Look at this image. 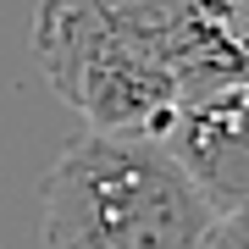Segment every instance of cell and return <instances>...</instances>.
Segmentation results:
<instances>
[{
  "mask_svg": "<svg viewBox=\"0 0 249 249\" xmlns=\"http://www.w3.org/2000/svg\"><path fill=\"white\" fill-rule=\"evenodd\" d=\"M205 249H249V222H244V211L216 216V227H211V238H205Z\"/></svg>",
  "mask_w": 249,
  "mask_h": 249,
  "instance_id": "obj_4",
  "label": "cell"
},
{
  "mask_svg": "<svg viewBox=\"0 0 249 249\" xmlns=\"http://www.w3.org/2000/svg\"><path fill=\"white\" fill-rule=\"evenodd\" d=\"M50 249H205L216 205L166 144L139 127H89L39 183Z\"/></svg>",
  "mask_w": 249,
  "mask_h": 249,
  "instance_id": "obj_2",
  "label": "cell"
},
{
  "mask_svg": "<svg viewBox=\"0 0 249 249\" xmlns=\"http://www.w3.org/2000/svg\"><path fill=\"white\" fill-rule=\"evenodd\" d=\"M249 0H39L34 45L50 89L89 127L155 133L188 94L244 83Z\"/></svg>",
  "mask_w": 249,
  "mask_h": 249,
  "instance_id": "obj_1",
  "label": "cell"
},
{
  "mask_svg": "<svg viewBox=\"0 0 249 249\" xmlns=\"http://www.w3.org/2000/svg\"><path fill=\"white\" fill-rule=\"evenodd\" d=\"M244 111H249L244 83H227V89L178 100L155 127L166 155L188 172V183L222 216L244 211L249 199V116Z\"/></svg>",
  "mask_w": 249,
  "mask_h": 249,
  "instance_id": "obj_3",
  "label": "cell"
}]
</instances>
